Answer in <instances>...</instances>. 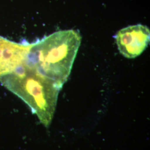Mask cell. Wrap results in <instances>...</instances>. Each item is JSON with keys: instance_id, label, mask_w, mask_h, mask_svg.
I'll use <instances>...</instances> for the list:
<instances>
[{"instance_id": "6da1fadb", "label": "cell", "mask_w": 150, "mask_h": 150, "mask_svg": "<svg viewBox=\"0 0 150 150\" xmlns=\"http://www.w3.org/2000/svg\"><path fill=\"white\" fill-rule=\"evenodd\" d=\"M81 42L77 30L54 32L30 43L25 62L62 88L69 77Z\"/></svg>"}, {"instance_id": "277c9868", "label": "cell", "mask_w": 150, "mask_h": 150, "mask_svg": "<svg viewBox=\"0 0 150 150\" xmlns=\"http://www.w3.org/2000/svg\"><path fill=\"white\" fill-rule=\"evenodd\" d=\"M30 47V43L27 42L16 43L0 36V79L25 61Z\"/></svg>"}, {"instance_id": "7a4b0ae2", "label": "cell", "mask_w": 150, "mask_h": 150, "mask_svg": "<svg viewBox=\"0 0 150 150\" xmlns=\"http://www.w3.org/2000/svg\"><path fill=\"white\" fill-rule=\"evenodd\" d=\"M0 81L20 97L48 127L54 117L60 87L29 66L25 61Z\"/></svg>"}, {"instance_id": "3957f363", "label": "cell", "mask_w": 150, "mask_h": 150, "mask_svg": "<svg viewBox=\"0 0 150 150\" xmlns=\"http://www.w3.org/2000/svg\"><path fill=\"white\" fill-rule=\"evenodd\" d=\"M115 38L120 52L127 59H134L148 47L150 29L141 24L129 26L119 30Z\"/></svg>"}]
</instances>
